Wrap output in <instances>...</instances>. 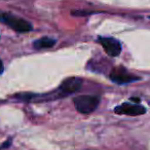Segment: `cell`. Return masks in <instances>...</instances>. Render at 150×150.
Returning <instances> with one entry per match:
<instances>
[{
    "label": "cell",
    "instance_id": "obj_1",
    "mask_svg": "<svg viewBox=\"0 0 150 150\" xmlns=\"http://www.w3.org/2000/svg\"><path fill=\"white\" fill-rule=\"evenodd\" d=\"M0 22L8 26L13 30L20 33H25V32H30L33 27H32L31 23H29L26 20L22 19V18L16 17L11 13H0Z\"/></svg>",
    "mask_w": 150,
    "mask_h": 150
},
{
    "label": "cell",
    "instance_id": "obj_2",
    "mask_svg": "<svg viewBox=\"0 0 150 150\" xmlns=\"http://www.w3.org/2000/svg\"><path fill=\"white\" fill-rule=\"evenodd\" d=\"M74 105L80 113L88 114L95 110L99 105V99L93 96H79L73 100Z\"/></svg>",
    "mask_w": 150,
    "mask_h": 150
},
{
    "label": "cell",
    "instance_id": "obj_3",
    "mask_svg": "<svg viewBox=\"0 0 150 150\" xmlns=\"http://www.w3.org/2000/svg\"><path fill=\"white\" fill-rule=\"evenodd\" d=\"M109 77L114 83L122 86V84H127L134 81H138L140 80V77L133 75L129 73L127 69L125 68H115L109 74Z\"/></svg>",
    "mask_w": 150,
    "mask_h": 150
},
{
    "label": "cell",
    "instance_id": "obj_4",
    "mask_svg": "<svg viewBox=\"0 0 150 150\" xmlns=\"http://www.w3.org/2000/svg\"><path fill=\"white\" fill-rule=\"evenodd\" d=\"M99 42L103 46L104 50L111 57L119 56L121 52V45L118 40L111 37H100Z\"/></svg>",
    "mask_w": 150,
    "mask_h": 150
},
{
    "label": "cell",
    "instance_id": "obj_5",
    "mask_svg": "<svg viewBox=\"0 0 150 150\" xmlns=\"http://www.w3.org/2000/svg\"><path fill=\"white\" fill-rule=\"evenodd\" d=\"M114 111L117 114H125L129 115V116H138V115H142L146 112L143 106L138 104H129V103H123V104L115 107Z\"/></svg>",
    "mask_w": 150,
    "mask_h": 150
},
{
    "label": "cell",
    "instance_id": "obj_6",
    "mask_svg": "<svg viewBox=\"0 0 150 150\" xmlns=\"http://www.w3.org/2000/svg\"><path fill=\"white\" fill-rule=\"evenodd\" d=\"M82 84V79L79 77H69L65 79L60 86V91L64 95H69L79 91Z\"/></svg>",
    "mask_w": 150,
    "mask_h": 150
},
{
    "label": "cell",
    "instance_id": "obj_7",
    "mask_svg": "<svg viewBox=\"0 0 150 150\" xmlns=\"http://www.w3.org/2000/svg\"><path fill=\"white\" fill-rule=\"evenodd\" d=\"M56 44V40L50 37H42L35 40L33 42V47L36 50H42V48H50Z\"/></svg>",
    "mask_w": 150,
    "mask_h": 150
},
{
    "label": "cell",
    "instance_id": "obj_8",
    "mask_svg": "<svg viewBox=\"0 0 150 150\" xmlns=\"http://www.w3.org/2000/svg\"><path fill=\"white\" fill-rule=\"evenodd\" d=\"M3 70H4V66H3V63L2 61L0 60V74L3 72Z\"/></svg>",
    "mask_w": 150,
    "mask_h": 150
},
{
    "label": "cell",
    "instance_id": "obj_9",
    "mask_svg": "<svg viewBox=\"0 0 150 150\" xmlns=\"http://www.w3.org/2000/svg\"><path fill=\"white\" fill-rule=\"evenodd\" d=\"M131 101H135L136 103H138V102H140V99H138V98H132Z\"/></svg>",
    "mask_w": 150,
    "mask_h": 150
}]
</instances>
